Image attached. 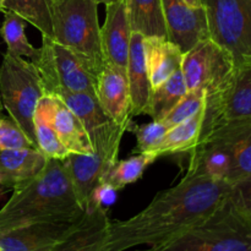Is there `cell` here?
<instances>
[{
	"instance_id": "6da1fadb",
	"label": "cell",
	"mask_w": 251,
	"mask_h": 251,
	"mask_svg": "<svg viewBox=\"0 0 251 251\" xmlns=\"http://www.w3.org/2000/svg\"><path fill=\"white\" fill-rule=\"evenodd\" d=\"M230 184L186 172L176 185L161 191L141 212L110 221L102 251L157 247L188 230L215 212L228 198Z\"/></svg>"
},
{
	"instance_id": "7a4b0ae2",
	"label": "cell",
	"mask_w": 251,
	"mask_h": 251,
	"mask_svg": "<svg viewBox=\"0 0 251 251\" xmlns=\"http://www.w3.org/2000/svg\"><path fill=\"white\" fill-rule=\"evenodd\" d=\"M85 212L63 161L48 159L36 178L12 189L0 210V233L33 223L77 220Z\"/></svg>"
},
{
	"instance_id": "3957f363",
	"label": "cell",
	"mask_w": 251,
	"mask_h": 251,
	"mask_svg": "<svg viewBox=\"0 0 251 251\" xmlns=\"http://www.w3.org/2000/svg\"><path fill=\"white\" fill-rule=\"evenodd\" d=\"M188 172L235 184L251 176V120L222 123L200 135Z\"/></svg>"
},
{
	"instance_id": "277c9868",
	"label": "cell",
	"mask_w": 251,
	"mask_h": 251,
	"mask_svg": "<svg viewBox=\"0 0 251 251\" xmlns=\"http://www.w3.org/2000/svg\"><path fill=\"white\" fill-rule=\"evenodd\" d=\"M146 251H251V221L226 199L207 218Z\"/></svg>"
},
{
	"instance_id": "5b68a950",
	"label": "cell",
	"mask_w": 251,
	"mask_h": 251,
	"mask_svg": "<svg viewBox=\"0 0 251 251\" xmlns=\"http://www.w3.org/2000/svg\"><path fill=\"white\" fill-rule=\"evenodd\" d=\"M97 5L95 0L51 1L53 39L75 53L96 76L104 66Z\"/></svg>"
},
{
	"instance_id": "8992f818",
	"label": "cell",
	"mask_w": 251,
	"mask_h": 251,
	"mask_svg": "<svg viewBox=\"0 0 251 251\" xmlns=\"http://www.w3.org/2000/svg\"><path fill=\"white\" fill-rule=\"evenodd\" d=\"M46 95L36 65L6 51L0 65V98L2 107L34 147V115L39 102Z\"/></svg>"
},
{
	"instance_id": "52a82bcc",
	"label": "cell",
	"mask_w": 251,
	"mask_h": 251,
	"mask_svg": "<svg viewBox=\"0 0 251 251\" xmlns=\"http://www.w3.org/2000/svg\"><path fill=\"white\" fill-rule=\"evenodd\" d=\"M31 61L41 75L47 95L76 92L95 96V74L75 53L53 38L42 36L41 48Z\"/></svg>"
},
{
	"instance_id": "ba28073f",
	"label": "cell",
	"mask_w": 251,
	"mask_h": 251,
	"mask_svg": "<svg viewBox=\"0 0 251 251\" xmlns=\"http://www.w3.org/2000/svg\"><path fill=\"white\" fill-rule=\"evenodd\" d=\"M208 34L235 66L251 60V0H202Z\"/></svg>"
},
{
	"instance_id": "9c48e42d",
	"label": "cell",
	"mask_w": 251,
	"mask_h": 251,
	"mask_svg": "<svg viewBox=\"0 0 251 251\" xmlns=\"http://www.w3.org/2000/svg\"><path fill=\"white\" fill-rule=\"evenodd\" d=\"M180 70L188 91H201L208 100L227 87L235 64L226 49L207 38L184 53Z\"/></svg>"
},
{
	"instance_id": "30bf717a",
	"label": "cell",
	"mask_w": 251,
	"mask_h": 251,
	"mask_svg": "<svg viewBox=\"0 0 251 251\" xmlns=\"http://www.w3.org/2000/svg\"><path fill=\"white\" fill-rule=\"evenodd\" d=\"M54 96L61 98L77 115L90 137L93 153L112 167L118 161L120 142L123 135L127 131L126 127L113 120L95 96L76 92H60Z\"/></svg>"
},
{
	"instance_id": "8fae6325",
	"label": "cell",
	"mask_w": 251,
	"mask_h": 251,
	"mask_svg": "<svg viewBox=\"0 0 251 251\" xmlns=\"http://www.w3.org/2000/svg\"><path fill=\"white\" fill-rule=\"evenodd\" d=\"M251 120V60L235 66L227 87L206 100L201 134L222 123Z\"/></svg>"
},
{
	"instance_id": "7c38bea8",
	"label": "cell",
	"mask_w": 251,
	"mask_h": 251,
	"mask_svg": "<svg viewBox=\"0 0 251 251\" xmlns=\"http://www.w3.org/2000/svg\"><path fill=\"white\" fill-rule=\"evenodd\" d=\"M36 114L43 118L56 132L70 153L92 154L90 137L77 115L61 98L46 95L37 107Z\"/></svg>"
},
{
	"instance_id": "4fadbf2b",
	"label": "cell",
	"mask_w": 251,
	"mask_h": 251,
	"mask_svg": "<svg viewBox=\"0 0 251 251\" xmlns=\"http://www.w3.org/2000/svg\"><path fill=\"white\" fill-rule=\"evenodd\" d=\"M168 39L183 53L210 38L205 7H190L184 0H162Z\"/></svg>"
},
{
	"instance_id": "5bb4252c",
	"label": "cell",
	"mask_w": 251,
	"mask_h": 251,
	"mask_svg": "<svg viewBox=\"0 0 251 251\" xmlns=\"http://www.w3.org/2000/svg\"><path fill=\"white\" fill-rule=\"evenodd\" d=\"M81 218L33 223L0 233V248L2 251H54Z\"/></svg>"
},
{
	"instance_id": "9a60e30c",
	"label": "cell",
	"mask_w": 251,
	"mask_h": 251,
	"mask_svg": "<svg viewBox=\"0 0 251 251\" xmlns=\"http://www.w3.org/2000/svg\"><path fill=\"white\" fill-rule=\"evenodd\" d=\"M95 97L104 112L127 129L131 123V102L125 69L104 64L96 76Z\"/></svg>"
},
{
	"instance_id": "2e32d148",
	"label": "cell",
	"mask_w": 251,
	"mask_h": 251,
	"mask_svg": "<svg viewBox=\"0 0 251 251\" xmlns=\"http://www.w3.org/2000/svg\"><path fill=\"white\" fill-rule=\"evenodd\" d=\"M105 20L100 27V43L104 64L126 70L132 29L125 0L105 5Z\"/></svg>"
},
{
	"instance_id": "e0dca14e",
	"label": "cell",
	"mask_w": 251,
	"mask_h": 251,
	"mask_svg": "<svg viewBox=\"0 0 251 251\" xmlns=\"http://www.w3.org/2000/svg\"><path fill=\"white\" fill-rule=\"evenodd\" d=\"M126 75L131 102V117L145 114L151 98L152 85L146 61L145 37L136 32H132L130 42Z\"/></svg>"
},
{
	"instance_id": "ac0fdd59",
	"label": "cell",
	"mask_w": 251,
	"mask_h": 251,
	"mask_svg": "<svg viewBox=\"0 0 251 251\" xmlns=\"http://www.w3.org/2000/svg\"><path fill=\"white\" fill-rule=\"evenodd\" d=\"M107 210H86L73 230L56 245L54 251H102L109 229Z\"/></svg>"
},
{
	"instance_id": "d6986e66",
	"label": "cell",
	"mask_w": 251,
	"mask_h": 251,
	"mask_svg": "<svg viewBox=\"0 0 251 251\" xmlns=\"http://www.w3.org/2000/svg\"><path fill=\"white\" fill-rule=\"evenodd\" d=\"M63 164L68 172L76 199L86 211L93 189L100 184L103 174L107 173L110 167L96 153H71L63 159Z\"/></svg>"
},
{
	"instance_id": "ffe728a7",
	"label": "cell",
	"mask_w": 251,
	"mask_h": 251,
	"mask_svg": "<svg viewBox=\"0 0 251 251\" xmlns=\"http://www.w3.org/2000/svg\"><path fill=\"white\" fill-rule=\"evenodd\" d=\"M48 158L36 147L0 151V176L4 188L15 186L36 178L47 166Z\"/></svg>"
},
{
	"instance_id": "44dd1931",
	"label": "cell",
	"mask_w": 251,
	"mask_h": 251,
	"mask_svg": "<svg viewBox=\"0 0 251 251\" xmlns=\"http://www.w3.org/2000/svg\"><path fill=\"white\" fill-rule=\"evenodd\" d=\"M146 61L152 90L168 80L181 66L184 53L168 38H146Z\"/></svg>"
},
{
	"instance_id": "7402d4cb",
	"label": "cell",
	"mask_w": 251,
	"mask_h": 251,
	"mask_svg": "<svg viewBox=\"0 0 251 251\" xmlns=\"http://www.w3.org/2000/svg\"><path fill=\"white\" fill-rule=\"evenodd\" d=\"M132 32L146 38H168L162 0H125Z\"/></svg>"
},
{
	"instance_id": "603a6c76",
	"label": "cell",
	"mask_w": 251,
	"mask_h": 251,
	"mask_svg": "<svg viewBox=\"0 0 251 251\" xmlns=\"http://www.w3.org/2000/svg\"><path fill=\"white\" fill-rule=\"evenodd\" d=\"M205 118V109L190 119L169 127L158 150V157L191 152L200 139Z\"/></svg>"
},
{
	"instance_id": "cb8c5ba5",
	"label": "cell",
	"mask_w": 251,
	"mask_h": 251,
	"mask_svg": "<svg viewBox=\"0 0 251 251\" xmlns=\"http://www.w3.org/2000/svg\"><path fill=\"white\" fill-rule=\"evenodd\" d=\"M186 92L188 88H186L185 80L183 73L179 69L168 80L152 90L149 107L145 114L150 115L152 120L161 122L180 102Z\"/></svg>"
},
{
	"instance_id": "d4e9b609",
	"label": "cell",
	"mask_w": 251,
	"mask_h": 251,
	"mask_svg": "<svg viewBox=\"0 0 251 251\" xmlns=\"http://www.w3.org/2000/svg\"><path fill=\"white\" fill-rule=\"evenodd\" d=\"M53 0H1L2 11H11L29 22L42 36L53 38Z\"/></svg>"
},
{
	"instance_id": "484cf974",
	"label": "cell",
	"mask_w": 251,
	"mask_h": 251,
	"mask_svg": "<svg viewBox=\"0 0 251 251\" xmlns=\"http://www.w3.org/2000/svg\"><path fill=\"white\" fill-rule=\"evenodd\" d=\"M157 159L153 154L137 153L126 159H118L105 174L100 178V183L108 184L115 190H122L129 184L139 180L145 173V169Z\"/></svg>"
},
{
	"instance_id": "4316f807",
	"label": "cell",
	"mask_w": 251,
	"mask_h": 251,
	"mask_svg": "<svg viewBox=\"0 0 251 251\" xmlns=\"http://www.w3.org/2000/svg\"><path fill=\"white\" fill-rule=\"evenodd\" d=\"M25 20L11 11H4L0 34L6 44V51L21 58H36L38 48H34L25 33Z\"/></svg>"
},
{
	"instance_id": "83f0119b",
	"label": "cell",
	"mask_w": 251,
	"mask_h": 251,
	"mask_svg": "<svg viewBox=\"0 0 251 251\" xmlns=\"http://www.w3.org/2000/svg\"><path fill=\"white\" fill-rule=\"evenodd\" d=\"M127 131H131L136 136L137 146L135 153L153 154L158 158V150L168 131V127L163 123L158 120H152L142 125L130 123Z\"/></svg>"
},
{
	"instance_id": "f1b7e54d",
	"label": "cell",
	"mask_w": 251,
	"mask_h": 251,
	"mask_svg": "<svg viewBox=\"0 0 251 251\" xmlns=\"http://www.w3.org/2000/svg\"><path fill=\"white\" fill-rule=\"evenodd\" d=\"M34 136H36V149L48 159L63 161L69 154L60 139L53 127L39 115H34Z\"/></svg>"
},
{
	"instance_id": "f546056e",
	"label": "cell",
	"mask_w": 251,
	"mask_h": 251,
	"mask_svg": "<svg viewBox=\"0 0 251 251\" xmlns=\"http://www.w3.org/2000/svg\"><path fill=\"white\" fill-rule=\"evenodd\" d=\"M206 105V95L201 91H188L180 102L169 112L164 119L161 122L166 125L167 127H173L185 120L190 119L199 112L205 109Z\"/></svg>"
},
{
	"instance_id": "4dcf8cb0",
	"label": "cell",
	"mask_w": 251,
	"mask_h": 251,
	"mask_svg": "<svg viewBox=\"0 0 251 251\" xmlns=\"http://www.w3.org/2000/svg\"><path fill=\"white\" fill-rule=\"evenodd\" d=\"M34 147L27 135L12 120L0 118V151Z\"/></svg>"
},
{
	"instance_id": "1f68e13d",
	"label": "cell",
	"mask_w": 251,
	"mask_h": 251,
	"mask_svg": "<svg viewBox=\"0 0 251 251\" xmlns=\"http://www.w3.org/2000/svg\"><path fill=\"white\" fill-rule=\"evenodd\" d=\"M228 201L240 215L251 221V176L230 186Z\"/></svg>"
},
{
	"instance_id": "d6a6232c",
	"label": "cell",
	"mask_w": 251,
	"mask_h": 251,
	"mask_svg": "<svg viewBox=\"0 0 251 251\" xmlns=\"http://www.w3.org/2000/svg\"><path fill=\"white\" fill-rule=\"evenodd\" d=\"M118 199V190H115L113 186L108 184L100 183L91 194L88 199L87 208L86 210H92V208L100 207L108 211V208L117 201Z\"/></svg>"
},
{
	"instance_id": "836d02e7",
	"label": "cell",
	"mask_w": 251,
	"mask_h": 251,
	"mask_svg": "<svg viewBox=\"0 0 251 251\" xmlns=\"http://www.w3.org/2000/svg\"><path fill=\"white\" fill-rule=\"evenodd\" d=\"M190 7H201L202 6V0H184Z\"/></svg>"
},
{
	"instance_id": "e575fe53",
	"label": "cell",
	"mask_w": 251,
	"mask_h": 251,
	"mask_svg": "<svg viewBox=\"0 0 251 251\" xmlns=\"http://www.w3.org/2000/svg\"><path fill=\"white\" fill-rule=\"evenodd\" d=\"M96 4H104V5H108V4H112V2L117 1V0H95Z\"/></svg>"
},
{
	"instance_id": "d590c367",
	"label": "cell",
	"mask_w": 251,
	"mask_h": 251,
	"mask_svg": "<svg viewBox=\"0 0 251 251\" xmlns=\"http://www.w3.org/2000/svg\"><path fill=\"white\" fill-rule=\"evenodd\" d=\"M1 191H6V189L4 188V184H2V178H1V176H0V193H1Z\"/></svg>"
},
{
	"instance_id": "8d00e7d4",
	"label": "cell",
	"mask_w": 251,
	"mask_h": 251,
	"mask_svg": "<svg viewBox=\"0 0 251 251\" xmlns=\"http://www.w3.org/2000/svg\"><path fill=\"white\" fill-rule=\"evenodd\" d=\"M2 102H1V98H0V115H1V112H2Z\"/></svg>"
},
{
	"instance_id": "74e56055",
	"label": "cell",
	"mask_w": 251,
	"mask_h": 251,
	"mask_svg": "<svg viewBox=\"0 0 251 251\" xmlns=\"http://www.w3.org/2000/svg\"><path fill=\"white\" fill-rule=\"evenodd\" d=\"M0 12H4V11H2V7L1 6H0Z\"/></svg>"
},
{
	"instance_id": "f35d334b",
	"label": "cell",
	"mask_w": 251,
	"mask_h": 251,
	"mask_svg": "<svg viewBox=\"0 0 251 251\" xmlns=\"http://www.w3.org/2000/svg\"><path fill=\"white\" fill-rule=\"evenodd\" d=\"M1 195H4V191H1V193H0V196Z\"/></svg>"
},
{
	"instance_id": "ab89813d",
	"label": "cell",
	"mask_w": 251,
	"mask_h": 251,
	"mask_svg": "<svg viewBox=\"0 0 251 251\" xmlns=\"http://www.w3.org/2000/svg\"><path fill=\"white\" fill-rule=\"evenodd\" d=\"M0 6H1V0H0Z\"/></svg>"
},
{
	"instance_id": "60d3db41",
	"label": "cell",
	"mask_w": 251,
	"mask_h": 251,
	"mask_svg": "<svg viewBox=\"0 0 251 251\" xmlns=\"http://www.w3.org/2000/svg\"><path fill=\"white\" fill-rule=\"evenodd\" d=\"M0 251H2V250H1V248H0Z\"/></svg>"
},
{
	"instance_id": "b9f144b4",
	"label": "cell",
	"mask_w": 251,
	"mask_h": 251,
	"mask_svg": "<svg viewBox=\"0 0 251 251\" xmlns=\"http://www.w3.org/2000/svg\"><path fill=\"white\" fill-rule=\"evenodd\" d=\"M144 251H146V250H144Z\"/></svg>"
},
{
	"instance_id": "7bdbcfd3",
	"label": "cell",
	"mask_w": 251,
	"mask_h": 251,
	"mask_svg": "<svg viewBox=\"0 0 251 251\" xmlns=\"http://www.w3.org/2000/svg\"><path fill=\"white\" fill-rule=\"evenodd\" d=\"M142 251H144V250H142Z\"/></svg>"
}]
</instances>
